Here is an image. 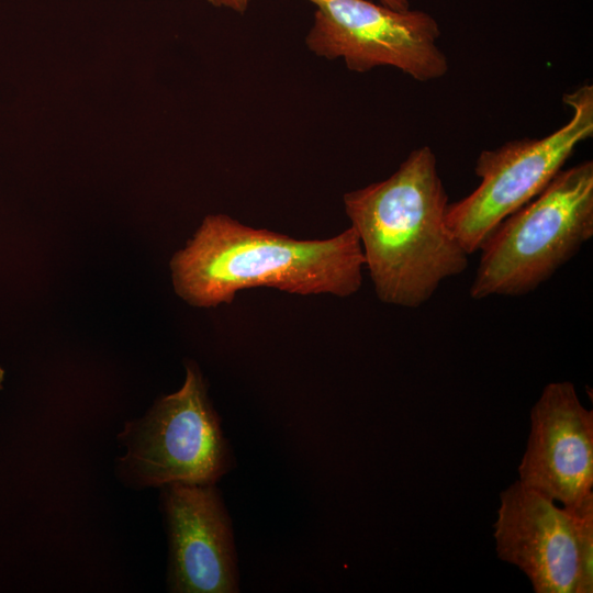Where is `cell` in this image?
<instances>
[{
  "instance_id": "1",
  "label": "cell",
  "mask_w": 593,
  "mask_h": 593,
  "mask_svg": "<svg viewBox=\"0 0 593 593\" xmlns=\"http://www.w3.org/2000/svg\"><path fill=\"white\" fill-rule=\"evenodd\" d=\"M363 254L349 226L325 239H296L227 214L206 215L170 259L175 292L191 306L231 304L243 290L347 298L362 284Z\"/></svg>"
},
{
  "instance_id": "2",
  "label": "cell",
  "mask_w": 593,
  "mask_h": 593,
  "mask_svg": "<svg viewBox=\"0 0 593 593\" xmlns=\"http://www.w3.org/2000/svg\"><path fill=\"white\" fill-rule=\"evenodd\" d=\"M377 298L415 309L441 281L468 267L469 254L446 224L448 195L429 146L409 154L387 179L343 198Z\"/></svg>"
},
{
  "instance_id": "3",
  "label": "cell",
  "mask_w": 593,
  "mask_h": 593,
  "mask_svg": "<svg viewBox=\"0 0 593 593\" xmlns=\"http://www.w3.org/2000/svg\"><path fill=\"white\" fill-rule=\"evenodd\" d=\"M593 236V163L561 169L482 242L470 286L474 300L536 290Z\"/></svg>"
},
{
  "instance_id": "4",
  "label": "cell",
  "mask_w": 593,
  "mask_h": 593,
  "mask_svg": "<svg viewBox=\"0 0 593 593\" xmlns=\"http://www.w3.org/2000/svg\"><path fill=\"white\" fill-rule=\"evenodd\" d=\"M119 474L135 488L181 482L215 484L232 467L230 446L199 368L189 362L182 387L127 422Z\"/></svg>"
},
{
  "instance_id": "5",
  "label": "cell",
  "mask_w": 593,
  "mask_h": 593,
  "mask_svg": "<svg viewBox=\"0 0 593 593\" xmlns=\"http://www.w3.org/2000/svg\"><path fill=\"white\" fill-rule=\"evenodd\" d=\"M570 120L540 138L507 142L485 149L475 160L479 186L467 197L449 203L446 224L470 255L506 216L539 194L580 143L593 135V86L585 83L566 93Z\"/></svg>"
},
{
  "instance_id": "6",
  "label": "cell",
  "mask_w": 593,
  "mask_h": 593,
  "mask_svg": "<svg viewBox=\"0 0 593 593\" xmlns=\"http://www.w3.org/2000/svg\"><path fill=\"white\" fill-rule=\"evenodd\" d=\"M305 1L315 7L305 44L316 56L340 58L356 72L393 67L421 82L449 69L437 44L439 24L423 10H395L370 0Z\"/></svg>"
},
{
  "instance_id": "7",
  "label": "cell",
  "mask_w": 593,
  "mask_h": 593,
  "mask_svg": "<svg viewBox=\"0 0 593 593\" xmlns=\"http://www.w3.org/2000/svg\"><path fill=\"white\" fill-rule=\"evenodd\" d=\"M518 481L574 507L593 496V412L573 383L550 382L530 411V432Z\"/></svg>"
},
{
  "instance_id": "8",
  "label": "cell",
  "mask_w": 593,
  "mask_h": 593,
  "mask_svg": "<svg viewBox=\"0 0 593 593\" xmlns=\"http://www.w3.org/2000/svg\"><path fill=\"white\" fill-rule=\"evenodd\" d=\"M161 488L169 539L170 590L237 592L232 526L215 484L175 482Z\"/></svg>"
},
{
  "instance_id": "9",
  "label": "cell",
  "mask_w": 593,
  "mask_h": 593,
  "mask_svg": "<svg viewBox=\"0 0 593 593\" xmlns=\"http://www.w3.org/2000/svg\"><path fill=\"white\" fill-rule=\"evenodd\" d=\"M497 557L517 567L536 593H574L579 562L571 514L518 480L500 494Z\"/></svg>"
},
{
  "instance_id": "10",
  "label": "cell",
  "mask_w": 593,
  "mask_h": 593,
  "mask_svg": "<svg viewBox=\"0 0 593 593\" xmlns=\"http://www.w3.org/2000/svg\"><path fill=\"white\" fill-rule=\"evenodd\" d=\"M566 508V507H564ZM572 516L578 551L579 572L574 593L593 592V496L566 508Z\"/></svg>"
},
{
  "instance_id": "11",
  "label": "cell",
  "mask_w": 593,
  "mask_h": 593,
  "mask_svg": "<svg viewBox=\"0 0 593 593\" xmlns=\"http://www.w3.org/2000/svg\"><path fill=\"white\" fill-rule=\"evenodd\" d=\"M216 8H224L236 13H245L251 0H208Z\"/></svg>"
},
{
  "instance_id": "12",
  "label": "cell",
  "mask_w": 593,
  "mask_h": 593,
  "mask_svg": "<svg viewBox=\"0 0 593 593\" xmlns=\"http://www.w3.org/2000/svg\"><path fill=\"white\" fill-rule=\"evenodd\" d=\"M378 2L395 10L410 9V0H378Z\"/></svg>"
},
{
  "instance_id": "13",
  "label": "cell",
  "mask_w": 593,
  "mask_h": 593,
  "mask_svg": "<svg viewBox=\"0 0 593 593\" xmlns=\"http://www.w3.org/2000/svg\"><path fill=\"white\" fill-rule=\"evenodd\" d=\"M4 380V370L0 367V390L2 389Z\"/></svg>"
}]
</instances>
